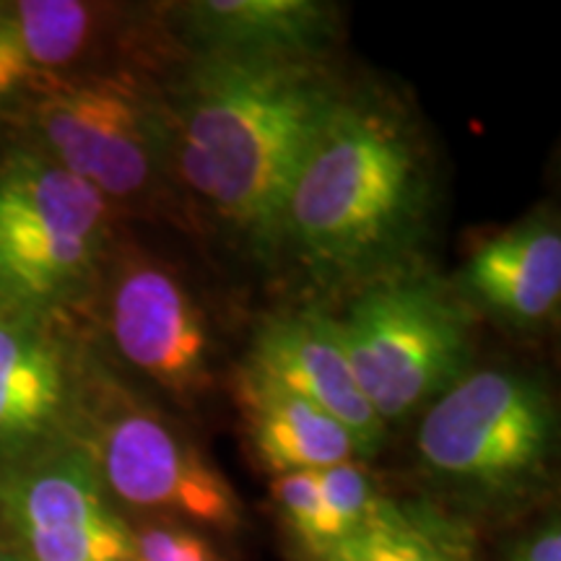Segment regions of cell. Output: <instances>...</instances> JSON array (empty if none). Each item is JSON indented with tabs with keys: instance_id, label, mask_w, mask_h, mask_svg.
I'll use <instances>...</instances> for the list:
<instances>
[{
	"instance_id": "obj_1",
	"label": "cell",
	"mask_w": 561,
	"mask_h": 561,
	"mask_svg": "<svg viewBox=\"0 0 561 561\" xmlns=\"http://www.w3.org/2000/svg\"><path fill=\"white\" fill-rule=\"evenodd\" d=\"M161 89L172 178L261 257L284 244V214L312 140L343 87L325 62L191 53Z\"/></svg>"
},
{
	"instance_id": "obj_2",
	"label": "cell",
	"mask_w": 561,
	"mask_h": 561,
	"mask_svg": "<svg viewBox=\"0 0 561 561\" xmlns=\"http://www.w3.org/2000/svg\"><path fill=\"white\" fill-rule=\"evenodd\" d=\"M434 210L426 140L403 104L346 91L294 182L284 244L320 284L382 280L424 242Z\"/></svg>"
},
{
	"instance_id": "obj_3",
	"label": "cell",
	"mask_w": 561,
	"mask_h": 561,
	"mask_svg": "<svg viewBox=\"0 0 561 561\" xmlns=\"http://www.w3.org/2000/svg\"><path fill=\"white\" fill-rule=\"evenodd\" d=\"M557 450V403L536 375L468 369L416 432L419 468L479 507H510L543 486Z\"/></svg>"
},
{
	"instance_id": "obj_4",
	"label": "cell",
	"mask_w": 561,
	"mask_h": 561,
	"mask_svg": "<svg viewBox=\"0 0 561 561\" xmlns=\"http://www.w3.org/2000/svg\"><path fill=\"white\" fill-rule=\"evenodd\" d=\"M21 107L39 149L107 203L159 198L172 178L161 89L136 70H73Z\"/></svg>"
},
{
	"instance_id": "obj_5",
	"label": "cell",
	"mask_w": 561,
	"mask_h": 561,
	"mask_svg": "<svg viewBox=\"0 0 561 561\" xmlns=\"http://www.w3.org/2000/svg\"><path fill=\"white\" fill-rule=\"evenodd\" d=\"M110 203L42 151L0 167V301L50 318L87 297L110 252Z\"/></svg>"
},
{
	"instance_id": "obj_6",
	"label": "cell",
	"mask_w": 561,
	"mask_h": 561,
	"mask_svg": "<svg viewBox=\"0 0 561 561\" xmlns=\"http://www.w3.org/2000/svg\"><path fill=\"white\" fill-rule=\"evenodd\" d=\"M339 322L356 385L385 426L432 405L471 369V312L434 278L375 280Z\"/></svg>"
},
{
	"instance_id": "obj_7",
	"label": "cell",
	"mask_w": 561,
	"mask_h": 561,
	"mask_svg": "<svg viewBox=\"0 0 561 561\" xmlns=\"http://www.w3.org/2000/svg\"><path fill=\"white\" fill-rule=\"evenodd\" d=\"M87 380L73 442L89 455L112 504L198 530L237 533L244 510L227 476L164 413Z\"/></svg>"
},
{
	"instance_id": "obj_8",
	"label": "cell",
	"mask_w": 561,
	"mask_h": 561,
	"mask_svg": "<svg viewBox=\"0 0 561 561\" xmlns=\"http://www.w3.org/2000/svg\"><path fill=\"white\" fill-rule=\"evenodd\" d=\"M0 517L26 561L133 559V528L76 442L0 468Z\"/></svg>"
},
{
	"instance_id": "obj_9",
	"label": "cell",
	"mask_w": 561,
	"mask_h": 561,
	"mask_svg": "<svg viewBox=\"0 0 561 561\" xmlns=\"http://www.w3.org/2000/svg\"><path fill=\"white\" fill-rule=\"evenodd\" d=\"M104 325L117 356L174 401H198L210 385V328L185 280L151 257L104 265Z\"/></svg>"
},
{
	"instance_id": "obj_10",
	"label": "cell",
	"mask_w": 561,
	"mask_h": 561,
	"mask_svg": "<svg viewBox=\"0 0 561 561\" xmlns=\"http://www.w3.org/2000/svg\"><path fill=\"white\" fill-rule=\"evenodd\" d=\"M87 380L42 314L0 318V468L73 442Z\"/></svg>"
},
{
	"instance_id": "obj_11",
	"label": "cell",
	"mask_w": 561,
	"mask_h": 561,
	"mask_svg": "<svg viewBox=\"0 0 561 561\" xmlns=\"http://www.w3.org/2000/svg\"><path fill=\"white\" fill-rule=\"evenodd\" d=\"M244 364L341 421L359 445L362 460L385 447L388 426L356 385L341 322L328 312L294 310L265 318Z\"/></svg>"
},
{
	"instance_id": "obj_12",
	"label": "cell",
	"mask_w": 561,
	"mask_h": 561,
	"mask_svg": "<svg viewBox=\"0 0 561 561\" xmlns=\"http://www.w3.org/2000/svg\"><path fill=\"white\" fill-rule=\"evenodd\" d=\"M471 310L517 331H536L561 305V231L557 214L533 210L471 252L458 278Z\"/></svg>"
},
{
	"instance_id": "obj_13",
	"label": "cell",
	"mask_w": 561,
	"mask_h": 561,
	"mask_svg": "<svg viewBox=\"0 0 561 561\" xmlns=\"http://www.w3.org/2000/svg\"><path fill=\"white\" fill-rule=\"evenodd\" d=\"M191 53L322 62L341 37V9L320 0H193L174 9Z\"/></svg>"
},
{
	"instance_id": "obj_14",
	"label": "cell",
	"mask_w": 561,
	"mask_h": 561,
	"mask_svg": "<svg viewBox=\"0 0 561 561\" xmlns=\"http://www.w3.org/2000/svg\"><path fill=\"white\" fill-rule=\"evenodd\" d=\"M234 390L250 450L273 479L362 460L359 445L341 421L248 364H242Z\"/></svg>"
},
{
	"instance_id": "obj_15",
	"label": "cell",
	"mask_w": 561,
	"mask_h": 561,
	"mask_svg": "<svg viewBox=\"0 0 561 561\" xmlns=\"http://www.w3.org/2000/svg\"><path fill=\"white\" fill-rule=\"evenodd\" d=\"M110 11L79 0L0 3V107L24 104L73 73L94 47Z\"/></svg>"
},
{
	"instance_id": "obj_16",
	"label": "cell",
	"mask_w": 561,
	"mask_h": 561,
	"mask_svg": "<svg viewBox=\"0 0 561 561\" xmlns=\"http://www.w3.org/2000/svg\"><path fill=\"white\" fill-rule=\"evenodd\" d=\"M320 561H471V536L437 510L382 496L369 520Z\"/></svg>"
},
{
	"instance_id": "obj_17",
	"label": "cell",
	"mask_w": 561,
	"mask_h": 561,
	"mask_svg": "<svg viewBox=\"0 0 561 561\" xmlns=\"http://www.w3.org/2000/svg\"><path fill=\"white\" fill-rule=\"evenodd\" d=\"M271 494L280 523L307 561H320L333 546L346 538V530L322 494L318 471L276 476Z\"/></svg>"
},
{
	"instance_id": "obj_18",
	"label": "cell",
	"mask_w": 561,
	"mask_h": 561,
	"mask_svg": "<svg viewBox=\"0 0 561 561\" xmlns=\"http://www.w3.org/2000/svg\"><path fill=\"white\" fill-rule=\"evenodd\" d=\"M133 557L138 561H227L203 530L157 517L133 528Z\"/></svg>"
},
{
	"instance_id": "obj_19",
	"label": "cell",
	"mask_w": 561,
	"mask_h": 561,
	"mask_svg": "<svg viewBox=\"0 0 561 561\" xmlns=\"http://www.w3.org/2000/svg\"><path fill=\"white\" fill-rule=\"evenodd\" d=\"M322 494L331 504L333 515L351 536L356 528H362L369 520L371 512L382 502V494L377 491L375 481L367 473V468L359 460L339 462V466L322 468L318 471Z\"/></svg>"
},
{
	"instance_id": "obj_20",
	"label": "cell",
	"mask_w": 561,
	"mask_h": 561,
	"mask_svg": "<svg viewBox=\"0 0 561 561\" xmlns=\"http://www.w3.org/2000/svg\"><path fill=\"white\" fill-rule=\"evenodd\" d=\"M512 561H561L559 523H546L541 530H536L530 538H525V541L515 549Z\"/></svg>"
},
{
	"instance_id": "obj_21",
	"label": "cell",
	"mask_w": 561,
	"mask_h": 561,
	"mask_svg": "<svg viewBox=\"0 0 561 561\" xmlns=\"http://www.w3.org/2000/svg\"><path fill=\"white\" fill-rule=\"evenodd\" d=\"M0 561H26V559L13 549H0Z\"/></svg>"
},
{
	"instance_id": "obj_22",
	"label": "cell",
	"mask_w": 561,
	"mask_h": 561,
	"mask_svg": "<svg viewBox=\"0 0 561 561\" xmlns=\"http://www.w3.org/2000/svg\"><path fill=\"white\" fill-rule=\"evenodd\" d=\"M125 561H138V559H136V557H133V559H125Z\"/></svg>"
}]
</instances>
